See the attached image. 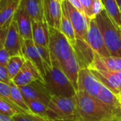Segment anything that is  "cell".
Here are the masks:
<instances>
[{"mask_svg":"<svg viewBox=\"0 0 121 121\" xmlns=\"http://www.w3.org/2000/svg\"><path fill=\"white\" fill-rule=\"evenodd\" d=\"M0 97L4 99L8 103H9L14 109H16L19 112L24 113V111L14 102L12 95L10 86L8 83H5L3 82H0Z\"/></svg>","mask_w":121,"mask_h":121,"instance_id":"27","label":"cell"},{"mask_svg":"<svg viewBox=\"0 0 121 121\" xmlns=\"http://www.w3.org/2000/svg\"><path fill=\"white\" fill-rule=\"evenodd\" d=\"M14 121H47L37 115L28 113H17L12 117Z\"/></svg>","mask_w":121,"mask_h":121,"instance_id":"29","label":"cell"},{"mask_svg":"<svg viewBox=\"0 0 121 121\" xmlns=\"http://www.w3.org/2000/svg\"><path fill=\"white\" fill-rule=\"evenodd\" d=\"M22 55L24 56L26 60H29L36 66V67L38 69L41 76L44 78V63L33 40H23Z\"/></svg>","mask_w":121,"mask_h":121,"instance_id":"15","label":"cell"},{"mask_svg":"<svg viewBox=\"0 0 121 121\" xmlns=\"http://www.w3.org/2000/svg\"><path fill=\"white\" fill-rule=\"evenodd\" d=\"M116 2H117V3L118 4V5H120V3H121V0H116Z\"/></svg>","mask_w":121,"mask_h":121,"instance_id":"39","label":"cell"},{"mask_svg":"<svg viewBox=\"0 0 121 121\" xmlns=\"http://www.w3.org/2000/svg\"><path fill=\"white\" fill-rule=\"evenodd\" d=\"M10 25L4 27H0V48H4V44L5 41V38Z\"/></svg>","mask_w":121,"mask_h":121,"instance_id":"34","label":"cell"},{"mask_svg":"<svg viewBox=\"0 0 121 121\" xmlns=\"http://www.w3.org/2000/svg\"><path fill=\"white\" fill-rule=\"evenodd\" d=\"M78 110L86 121H121V115L95 98L81 91L76 94Z\"/></svg>","mask_w":121,"mask_h":121,"instance_id":"1","label":"cell"},{"mask_svg":"<svg viewBox=\"0 0 121 121\" xmlns=\"http://www.w3.org/2000/svg\"><path fill=\"white\" fill-rule=\"evenodd\" d=\"M32 40L36 46L48 48L49 31L46 21H32Z\"/></svg>","mask_w":121,"mask_h":121,"instance_id":"20","label":"cell"},{"mask_svg":"<svg viewBox=\"0 0 121 121\" xmlns=\"http://www.w3.org/2000/svg\"><path fill=\"white\" fill-rule=\"evenodd\" d=\"M22 45L23 39L19 34L17 24L14 17L5 38L4 48L11 56H19L22 55Z\"/></svg>","mask_w":121,"mask_h":121,"instance_id":"12","label":"cell"},{"mask_svg":"<svg viewBox=\"0 0 121 121\" xmlns=\"http://www.w3.org/2000/svg\"><path fill=\"white\" fill-rule=\"evenodd\" d=\"M10 57L11 56L4 48H0V66L7 67Z\"/></svg>","mask_w":121,"mask_h":121,"instance_id":"32","label":"cell"},{"mask_svg":"<svg viewBox=\"0 0 121 121\" xmlns=\"http://www.w3.org/2000/svg\"><path fill=\"white\" fill-rule=\"evenodd\" d=\"M25 61L26 59L23 55L14 56L10 57V59L7 66V69L11 81H12V79L19 72Z\"/></svg>","mask_w":121,"mask_h":121,"instance_id":"25","label":"cell"},{"mask_svg":"<svg viewBox=\"0 0 121 121\" xmlns=\"http://www.w3.org/2000/svg\"><path fill=\"white\" fill-rule=\"evenodd\" d=\"M117 98H118V100H119V102H120V105H121V93L117 95Z\"/></svg>","mask_w":121,"mask_h":121,"instance_id":"38","label":"cell"},{"mask_svg":"<svg viewBox=\"0 0 121 121\" xmlns=\"http://www.w3.org/2000/svg\"><path fill=\"white\" fill-rule=\"evenodd\" d=\"M103 9L104 7L101 0H92L91 13L93 19H95L96 16H98Z\"/></svg>","mask_w":121,"mask_h":121,"instance_id":"30","label":"cell"},{"mask_svg":"<svg viewBox=\"0 0 121 121\" xmlns=\"http://www.w3.org/2000/svg\"><path fill=\"white\" fill-rule=\"evenodd\" d=\"M9 85L10 86L11 95L14 102L24 111V113L32 114L26 104V100L20 90V88L17 86L15 83H14L12 81H11Z\"/></svg>","mask_w":121,"mask_h":121,"instance_id":"24","label":"cell"},{"mask_svg":"<svg viewBox=\"0 0 121 121\" xmlns=\"http://www.w3.org/2000/svg\"><path fill=\"white\" fill-rule=\"evenodd\" d=\"M89 69L104 71H121V58L115 56H100L94 53V58Z\"/></svg>","mask_w":121,"mask_h":121,"instance_id":"14","label":"cell"},{"mask_svg":"<svg viewBox=\"0 0 121 121\" xmlns=\"http://www.w3.org/2000/svg\"><path fill=\"white\" fill-rule=\"evenodd\" d=\"M48 120H66L82 119L78 110L76 95L62 97L52 95L47 109Z\"/></svg>","mask_w":121,"mask_h":121,"instance_id":"4","label":"cell"},{"mask_svg":"<svg viewBox=\"0 0 121 121\" xmlns=\"http://www.w3.org/2000/svg\"><path fill=\"white\" fill-rule=\"evenodd\" d=\"M95 20L101 31L110 56L121 58V29L103 9Z\"/></svg>","mask_w":121,"mask_h":121,"instance_id":"3","label":"cell"},{"mask_svg":"<svg viewBox=\"0 0 121 121\" xmlns=\"http://www.w3.org/2000/svg\"><path fill=\"white\" fill-rule=\"evenodd\" d=\"M20 0H2L0 1V27L11 24L19 7Z\"/></svg>","mask_w":121,"mask_h":121,"instance_id":"17","label":"cell"},{"mask_svg":"<svg viewBox=\"0 0 121 121\" xmlns=\"http://www.w3.org/2000/svg\"><path fill=\"white\" fill-rule=\"evenodd\" d=\"M19 7L24 9L29 14L32 21H45L42 0H20Z\"/></svg>","mask_w":121,"mask_h":121,"instance_id":"22","label":"cell"},{"mask_svg":"<svg viewBox=\"0 0 121 121\" xmlns=\"http://www.w3.org/2000/svg\"></svg>","mask_w":121,"mask_h":121,"instance_id":"43","label":"cell"},{"mask_svg":"<svg viewBox=\"0 0 121 121\" xmlns=\"http://www.w3.org/2000/svg\"><path fill=\"white\" fill-rule=\"evenodd\" d=\"M11 81H12L9 78L7 67L0 66V82H3L9 84Z\"/></svg>","mask_w":121,"mask_h":121,"instance_id":"33","label":"cell"},{"mask_svg":"<svg viewBox=\"0 0 121 121\" xmlns=\"http://www.w3.org/2000/svg\"><path fill=\"white\" fill-rule=\"evenodd\" d=\"M12 81L19 87L29 85L34 81H41L46 83L38 69L28 60H26L22 68Z\"/></svg>","mask_w":121,"mask_h":121,"instance_id":"10","label":"cell"},{"mask_svg":"<svg viewBox=\"0 0 121 121\" xmlns=\"http://www.w3.org/2000/svg\"><path fill=\"white\" fill-rule=\"evenodd\" d=\"M119 8H120V14H121V3H120V4L119 5Z\"/></svg>","mask_w":121,"mask_h":121,"instance_id":"40","label":"cell"},{"mask_svg":"<svg viewBox=\"0 0 121 121\" xmlns=\"http://www.w3.org/2000/svg\"><path fill=\"white\" fill-rule=\"evenodd\" d=\"M59 64L65 75L72 83L73 86L77 91L78 73L81 70V66L76 53L72 55L69 58L64 60V61L59 63Z\"/></svg>","mask_w":121,"mask_h":121,"instance_id":"18","label":"cell"},{"mask_svg":"<svg viewBox=\"0 0 121 121\" xmlns=\"http://www.w3.org/2000/svg\"><path fill=\"white\" fill-rule=\"evenodd\" d=\"M93 76L116 95L121 93V71H104L90 69Z\"/></svg>","mask_w":121,"mask_h":121,"instance_id":"13","label":"cell"},{"mask_svg":"<svg viewBox=\"0 0 121 121\" xmlns=\"http://www.w3.org/2000/svg\"><path fill=\"white\" fill-rule=\"evenodd\" d=\"M65 3L68 9L69 18L75 31L76 39L86 42V36L91 19H88L83 12H80L73 7L67 0H65Z\"/></svg>","mask_w":121,"mask_h":121,"instance_id":"6","label":"cell"},{"mask_svg":"<svg viewBox=\"0 0 121 121\" xmlns=\"http://www.w3.org/2000/svg\"><path fill=\"white\" fill-rule=\"evenodd\" d=\"M59 1H60V2H62V1H64V0H59Z\"/></svg>","mask_w":121,"mask_h":121,"instance_id":"41","label":"cell"},{"mask_svg":"<svg viewBox=\"0 0 121 121\" xmlns=\"http://www.w3.org/2000/svg\"><path fill=\"white\" fill-rule=\"evenodd\" d=\"M101 1L107 14L121 29V14L116 0H101Z\"/></svg>","mask_w":121,"mask_h":121,"instance_id":"23","label":"cell"},{"mask_svg":"<svg viewBox=\"0 0 121 121\" xmlns=\"http://www.w3.org/2000/svg\"><path fill=\"white\" fill-rule=\"evenodd\" d=\"M101 83L93 76L89 69H81L78 78V90L95 98L100 89Z\"/></svg>","mask_w":121,"mask_h":121,"instance_id":"8","label":"cell"},{"mask_svg":"<svg viewBox=\"0 0 121 121\" xmlns=\"http://www.w3.org/2000/svg\"><path fill=\"white\" fill-rule=\"evenodd\" d=\"M86 43L93 51L100 56H109L101 31L95 20L91 19L86 36Z\"/></svg>","mask_w":121,"mask_h":121,"instance_id":"7","label":"cell"},{"mask_svg":"<svg viewBox=\"0 0 121 121\" xmlns=\"http://www.w3.org/2000/svg\"><path fill=\"white\" fill-rule=\"evenodd\" d=\"M62 7V15H61V21H60V31L69 40L73 48L75 46L76 43V37L74 29L71 24V19L69 18L68 9L65 3V0L61 2Z\"/></svg>","mask_w":121,"mask_h":121,"instance_id":"21","label":"cell"},{"mask_svg":"<svg viewBox=\"0 0 121 121\" xmlns=\"http://www.w3.org/2000/svg\"><path fill=\"white\" fill-rule=\"evenodd\" d=\"M0 112L10 117H13L17 113H21L1 97H0Z\"/></svg>","mask_w":121,"mask_h":121,"instance_id":"28","label":"cell"},{"mask_svg":"<svg viewBox=\"0 0 121 121\" xmlns=\"http://www.w3.org/2000/svg\"><path fill=\"white\" fill-rule=\"evenodd\" d=\"M26 102L32 114L48 120V105L41 101L35 100H26Z\"/></svg>","mask_w":121,"mask_h":121,"instance_id":"26","label":"cell"},{"mask_svg":"<svg viewBox=\"0 0 121 121\" xmlns=\"http://www.w3.org/2000/svg\"><path fill=\"white\" fill-rule=\"evenodd\" d=\"M47 121H86L83 119H78V120H47Z\"/></svg>","mask_w":121,"mask_h":121,"instance_id":"37","label":"cell"},{"mask_svg":"<svg viewBox=\"0 0 121 121\" xmlns=\"http://www.w3.org/2000/svg\"><path fill=\"white\" fill-rule=\"evenodd\" d=\"M52 67L45 69L44 80L46 87L52 95L73 97L77 91L65 75L58 60L52 57Z\"/></svg>","mask_w":121,"mask_h":121,"instance_id":"2","label":"cell"},{"mask_svg":"<svg viewBox=\"0 0 121 121\" xmlns=\"http://www.w3.org/2000/svg\"><path fill=\"white\" fill-rule=\"evenodd\" d=\"M67 1L73 6L76 9H77L78 10H79L80 12H83V9L81 4V2L79 0H67ZM84 13V12H83Z\"/></svg>","mask_w":121,"mask_h":121,"instance_id":"35","label":"cell"},{"mask_svg":"<svg viewBox=\"0 0 121 121\" xmlns=\"http://www.w3.org/2000/svg\"><path fill=\"white\" fill-rule=\"evenodd\" d=\"M73 49L81 69L88 68L94 58V52L88 44L84 41L77 39Z\"/></svg>","mask_w":121,"mask_h":121,"instance_id":"19","label":"cell"},{"mask_svg":"<svg viewBox=\"0 0 121 121\" xmlns=\"http://www.w3.org/2000/svg\"><path fill=\"white\" fill-rule=\"evenodd\" d=\"M14 19L23 40H32V20L29 14L22 8H18Z\"/></svg>","mask_w":121,"mask_h":121,"instance_id":"16","label":"cell"},{"mask_svg":"<svg viewBox=\"0 0 121 121\" xmlns=\"http://www.w3.org/2000/svg\"><path fill=\"white\" fill-rule=\"evenodd\" d=\"M81 4L83 9V12L85 15L90 19H93L91 13V4L92 0H79Z\"/></svg>","mask_w":121,"mask_h":121,"instance_id":"31","label":"cell"},{"mask_svg":"<svg viewBox=\"0 0 121 121\" xmlns=\"http://www.w3.org/2000/svg\"><path fill=\"white\" fill-rule=\"evenodd\" d=\"M44 19L48 26L60 30L62 15L61 2L59 0H42Z\"/></svg>","mask_w":121,"mask_h":121,"instance_id":"11","label":"cell"},{"mask_svg":"<svg viewBox=\"0 0 121 121\" xmlns=\"http://www.w3.org/2000/svg\"><path fill=\"white\" fill-rule=\"evenodd\" d=\"M0 1H2V0H0Z\"/></svg>","mask_w":121,"mask_h":121,"instance_id":"42","label":"cell"},{"mask_svg":"<svg viewBox=\"0 0 121 121\" xmlns=\"http://www.w3.org/2000/svg\"><path fill=\"white\" fill-rule=\"evenodd\" d=\"M0 121H14L12 117L8 116L0 112Z\"/></svg>","mask_w":121,"mask_h":121,"instance_id":"36","label":"cell"},{"mask_svg":"<svg viewBox=\"0 0 121 121\" xmlns=\"http://www.w3.org/2000/svg\"><path fill=\"white\" fill-rule=\"evenodd\" d=\"M48 49L51 56L61 63L75 53L74 49L66 37L60 30L48 26Z\"/></svg>","mask_w":121,"mask_h":121,"instance_id":"5","label":"cell"},{"mask_svg":"<svg viewBox=\"0 0 121 121\" xmlns=\"http://www.w3.org/2000/svg\"><path fill=\"white\" fill-rule=\"evenodd\" d=\"M19 88L26 100H39L48 105L52 97L46 83L41 81H34L29 85Z\"/></svg>","mask_w":121,"mask_h":121,"instance_id":"9","label":"cell"}]
</instances>
